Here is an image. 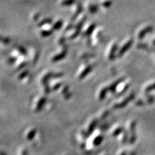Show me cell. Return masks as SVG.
I'll list each match as a JSON object with an SVG mask.
<instances>
[{"instance_id": "cell-1", "label": "cell", "mask_w": 155, "mask_h": 155, "mask_svg": "<svg viewBox=\"0 0 155 155\" xmlns=\"http://www.w3.org/2000/svg\"><path fill=\"white\" fill-rule=\"evenodd\" d=\"M154 89H155V83L153 84V85H151V86H149L146 91H151V90H154Z\"/></svg>"}, {"instance_id": "cell-2", "label": "cell", "mask_w": 155, "mask_h": 155, "mask_svg": "<svg viewBox=\"0 0 155 155\" xmlns=\"http://www.w3.org/2000/svg\"><path fill=\"white\" fill-rule=\"evenodd\" d=\"M73 0H71V1H70V0H69V1H65L64 3H63V4H72V3L73 2Z\"/></svg>"}]
</instances>
